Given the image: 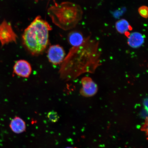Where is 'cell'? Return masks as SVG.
<instances>
[{"label": "cell", "mask_w": 148, "mask_h": 148, "mask_svg": "<svg viewBox=\"0 0 148 148\" xmlns=\"http://www.w3.org/2000/svg\"><path fill=\"white\" fill-rule=\"evenodd\" d=\"M115 28L118 33L127 36L129 34V31L132 29L129 22L125 19H120L116 21L115 23Z\"/></svg>", "instance_id": "cell-9"}, {"label": "cell", "mask_w": 148, "mask_h": 148, "mask_svg": "<svg viewBox=\"0 0 148 148\" xmlns=\"http://www.w3.org/2000/svg\"><path fill=\"white\" fill-rule=\"evenodd\" d=\"M127 36V44L131 47L137 49L141 46L144 43V38L141 33L132 32L129 33Z\"/></svg>", "instance_id": "cell-6"}, {"label": "cell", "mask_w": 148, "mask_h": 148, "mask_svg": "<svg viewBox=\"0 0 148 148\" xmlns=\"http://www.w3.org/2000/svg\"><path fill=\"white\" fill-rule=\"evenodd\" d=\"M138 12L142 17L147 18L148 15V8L145 5H142L139 8Z\"/></svg>", "instance_id": "cell-11"}, {"label": "cell", "mask_w": 148, "mask_h": 148, "mask_svg": "<svg viewBox=\"0 0 148 148\" xmlns=\"http://www.w3.org/2000/svg\"><path fill=\"white\" fill-rule=\"evenodd\" d=\"M65 148H73V147H66Z\"/></svg>", "instance_id": "cell-12"}, {"label": "cell", "mask_w": 148, "mask_h": 148, "mask_svg": "<svg viewBox=\"0 0 148 148\" xmlns=\"http://www.w3.org/2000/svg\"><path fill=\"white\" fill-rule=\"evenodd\" d=\"M51 28L47 22L37 16L25 29L23 36L24 45L31 54L38 55L46 49Z\"/></svg>", "instance_id": "cell-1"}, {"label": "cell", "mask_w": 148, "mask_h": 148, "mask_svg": "<svg viewBox=\"0 0 148 148\" xmlns=\"http://www.w3.org/2000/svg\"><path fill=\"white\" fill-rule=\"evenodd\" d=\"M65 53L60 45H52L48 49L47 57L49 62L55 65L62 63L64 59Z\"/></svg>", "instance_id": "cell-3"}, {"label": "cell", "mask_w": 148, "mask_h": 148, "mask_svg": "<svg viewBox=\"0 0 148 148\" xmlns=\"http://www.w3.org/2000/svg\"><path fill=\"white\" fill-rule=\"evenodd\" d=\"M9 126L12 132L16 134H21L26 129L25 122L18 116H16L11 120Z\"/></svg>", "instance_id": "cell-8"}, {"label": "cell", "mask_w": 148, "mask_h": 148, "mask_svg": "<svg viewBox=\"0 0 148 148\" xmlns=\"http://www.w3.org/2000/svg\"><path fill=\"white\" fill-rule=\"evenodd\" d=\"M32 71L31 64L26 60H18L14 65V73L18 76L27 78L30 75Z\"/></svg>", "instance_id": "cell-5"}, {"label": "cell", "mask_w": 148, "mask_h": 148, "mask_svg": "<svg viewBox=\"0 0 148 148\" xmlns=\"http://www.w3.org/2000/svg\"><path fill=\"white\" fill-rule=\"evenodd\" d=\"M82 87L80 92L85 97H91L97 93L98 90L96 83L89 77H83L81 81Z\"/></svg>", "instance_id": "cell-4"}, {"label": "cell", "mask_w": 148, "mask_h": 148, "mask_svg": "<svg viewBox=\"0 0 148 148\" xmlns=\"http://www.w3.org/2000/svg\"><path fill=\"white\" fill-rule=\"evenodd\" d=\"M16 38L17 36L10 23L4 20L0 24V42L2 46L10 42H16Z\"/></svg>", "instance_id": "cell-2"}, {"label": "cell", "mask_w": 148, "mask_h": 148, "mask_svg": "<svg viewBox=\"0 0 148 148\" xmlns=\"http://www.w3.org/2000/svg\"><path fill=\"white\" fill-rule=\"evenodd\" d=\"M85 40L82 33L78 31H72L68 35V42L73 47H78L82 45Z\"/></svg>", "instance_id": "cell-7"}, {"label": "cell", "mask_w": 148, "mask_h": 148, "mask_svg": "<svg viewBox=\"0 0 148 148\" xmlns=\"http://www.w3.org/2000/svg\"><path fill=\"white\" fill-rule=\"evenodd\" d=\"M47 117L50 121L54 123L58 121L60 119V116L58 113L53 110L51 111L48 113Z\"/></svg>", "instance_id": "cell-10"}]
</instances>
